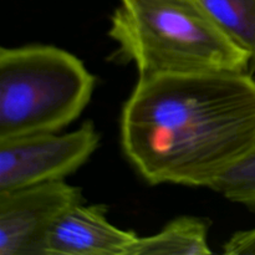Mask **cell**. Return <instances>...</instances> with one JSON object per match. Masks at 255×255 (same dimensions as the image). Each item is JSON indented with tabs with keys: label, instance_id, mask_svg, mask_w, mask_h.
<instances>
[{
	"label": "cell",
	"instance_id": "obj_1",
	"mask_svg": "<svg viewBox=\"0 0 255 255\" xmlns=\"http://www.w3.org/2000/svg\"><path fill=\"white\" fill-rule=\"evenodd\" d=\"M120 131L147 183L211 188L255 146V79L247 71L138 76Z\"/></svg>",
	"mask_w": 255,
	"mask_h": 255
},
{
	"label": "cell",
	"instance_id": "obj_6",
	"mask_svg": "<svg viewBox=\"0 0 255 255\" xmlns=\"http://www.w3.org/2000/svg\"><path fill=\"white\" fill-rule=\"evenodd\" d=\"M138 238L107 219L104 204H76L50 231L45 255H128Z\"/></svg>",
	"mask_w": 255,
	"mask_h": 255
},
{
	"label": "cell",
	"instance_id": "obj_9",
	"mask_svg": "<svg viewBox=\"0 0 255 255\" xmlns=\"http://www.w3.org/2000/svg\"><path fill=\"white\" fill-rule=\"evenodd\" d=\"M233 203L255 208V146L211 187Z\"/></svg>",
	"mask_w": 255,
	"mask_h": 255
},
{
	"label": "cell",
	"instance_id": "obj_7",
	"mask_svg": "<svg viewBox=\"0 0 255 255\" xmlns=\"http://www.w3.org/2000/svg\"><path fill=\"white\" fill-rule=\"evenodd\" d=\"M207 221L198 217H178L158 233L138 237L128 255H207L212 253L208 243Z\"/></svg>",
	"mask_w": 255,
	"mask_h": 255
},
{
	"label": "cell",
	"instance_id": "obj_2",
	"mask_svg": "<svg viewBox=\"0 0 255 255\" xmlns=\"http://www.w3.org/2000/svg\"><path fill=\"white\" fill-rule=\"evenodd\" d=\"M109 36L115 56L138 76L247 71L251 57L213 21L198 0H120Z\"/></svg>",
	"mask_w": 255,
	"mask_h": 255
},
{
	"label": "cell",
	"instance_id": "obj_3",
	"mask_svg": "<svg viewBox=\"0 0 255 255\" xmlns=\"http://www.w3.org/2000/svg\"><path fill=\"white\" fill-rule=\"evenodd\" d=\"M95 76L51 45L0 49V139L59 132L91 101Z\"/></svg>",
	"mask_w": 255,
	"mask_h": 255
},
{
	"label": "cell",
	"instance_id": "obj_8",
	"mask_svg": "<svg viewBox=\"0 0 255 255\" xmlns=\"http://www.w3.org/2000/svg\"><path fill=\"white\" fill-rule=\"evenodd\" d=\"M217 26L255 64V0H198Z\"/></svg>",
	"mask_w": 255,
	"mask_h": 255
},
{
	"label": "cell",
	"instance_id": "obj_4",
	"mask_svg": "<svg viewBox=\"0 0 255 255\" xmlns=\"http://www.w3.org/2000/svg\"><path fill=\"white\" fill-rule=\"evenodd\" d=\"M92 121L67 133L27 134L0 139V192L64 181L84 166L100 144Z\"/></svg>",
	"mask_w": 255,
	"mask_h": 255
},
{
	"label": "cell",
	"instance_id": "obj_10",
	"mask_svg": "<svg viewBox=\"0 0 255 255\" xmlns=\"http://www.w3.org/2000/svg\"><path fill=\"white\" fill-rule=\"evenodd\" d=\"M227 255H255V228L237 232L224 244Z\"/></svg>",
	"mask_w": 255,
	"mask_h": 255
},
{
	"label": "cell",
	"instance_id": "obj_5",
	"mask_svg": "<svg viewBox=\"0 0 255 255\" xmlns=\"http://www.w3.org/2000/svg\"><path fill=\"white\" fill-rule=\"evenodd\" d=\"M82 202L81 188L65 181L0 192V255H45L54 224Z\"/></svg>",
	"mask_w": 255,
	"mask_h": 255
}]
</instances>
